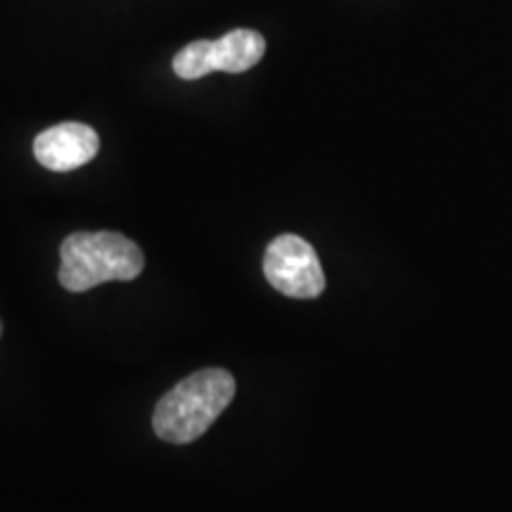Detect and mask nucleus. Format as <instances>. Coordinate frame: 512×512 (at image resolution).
Wrapping results in <instances>:
<instances>
[{
	"label": "nucleus",
	"instance_id": "nucleus-5",
	"mask_svg": "<svg viewBox=\"0 0 512 512\" xmlns=\"http://www.w3.org/2000/svg\"><path fill=\"white\" fill-rule=\"evenodd\" d=\"M100 138L91 126L64 121L48 131L38 133L34 140V157L41 166L57 174L79 169L98 155Z\"/></svg>",
	"mask_w": 512,
	"mask_h": 512
},
{
	"label": "nucleus",
	"instance_id": "nucleus-2",
	"mask_svg": "<svg viewBox=\"0 0 512 512\" xmlns=\"http://www.w3.org/2000/svg\"><path fill=\"white\" fill-rule=\"evenodd\" d=\"M60 256V285L69 292H88L112 280H133L145 268L143 249L110 230L69 235Z\"/></svg>",
	"mask_w": 512,
	"mask_h": 512
},
{
	"label": "nucleus",
	"instance_id": "nucleus-4",
	"mask_svg": "<svg viewBox=\"0 0 512 512\" xmlns=\"http://www.w3.org/2000/svg\"><path fill=\"white\" fill-rule=\"evenodd\" d=\"M264 275L273 290L292 299H316L325 290L316 249L299 235H280L268 245Z\"/></svg>",
	"mask_w": 512,
	"mask_h": 512
},
{
	"label": "nucleus",
	"instance_id": "nucleus-3",
	"mask_svg": "<svg viewBox=\"0 0 512 512\" xmlns=\"http://www.w3.org/2000/svg\"><path fill=\"white\" fill-rule=\"evenodd\" d=\"M266 53L259 31L235 29L219 41H192L174 57V72L185 81L202 79L211 72L240 74L256 67Z\"/></svg>",
	"mask_w": 512,
	"mask_h": 512
},
{
	"label": "nucleus",
	"instance_id": "nucleus-6",
	"mask_svg": "<svg viewBox=\"0 0 512 512\" xmlns=\"http://www.w3.org/2000/svg\"><path fill=\"white\" fill-rule=\"evenodd\" d=\"M0 335H3V325H0Z\"/></svg>",
	"mask_w": 512,
	"mask_h": 512
},
{
	"label": "nucleus",
	"instance_id": "nucleus-1",
	"mask_svg": "<svg viewBox=\"0 0 512 512\" xmlns=\"http://www.w3.org/2000/svg\"><path fill=\"white\" fill-rule=\"evenodd\" d=\"M235 396V377L223 368H207L185 377L159 399L152 427L162 441L190 444L200 439Z\"/></svg>",
	"mask_w": 512,
	"mask_h": 512
}]
</instances>
